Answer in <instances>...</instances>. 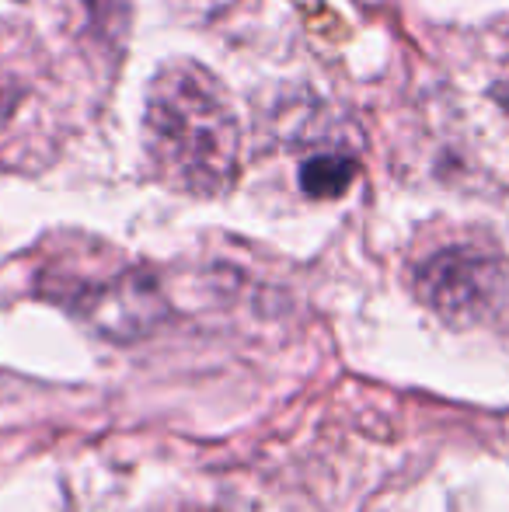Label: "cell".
Wrapping results in <instances>:
<instances>
[{"instance_id":"6da1fadb","label":"cell","mask_w":509,"mask_h":512,"mask_svg":"<svg viewBox=\"0 0 509 512\" xmlns=\"http://www.w3.org/2000/svg\"><path fill=\"white\" fill-rule=\"evenodd\" d=\"M143 154L168 189L192 199L231 192L241 168V122L224 84L196 60H171L143 98Z\"/></svg>"},{"instance_id":"7a4b0ae2","label":"cell","mask_w":509,"mask_h":512,"mask_svg":"<svg viewBox=\"0 0 509 512\" xmlns=\"http://www.w3.org/2000/svg\"><path fill=\"white\" fill-rule=\"evenodd\" d=\"M503 283V265L482 248H443L419 265L415 293L450 324H471L492 307Z\"/></svg>"},{"instance_id":"3957f363","label":"cell","mask_w":509,"mask_h":512,"mask_svg":"<svg viewBox=\"0 0 509 512\" xmlns=\"http://www.w3.org/2000/svg\"><path fill=\"white\" fill-rule=\"evenodd\" d=\"M81 310L102 335L116 338V342H133L150 328H157V321L164 317V300L150 279L129 272V276L91 290Z\"/></svg>"},{"instance_id":"277c9868","label":"cell","mask_w":509,"mask_h":512,"mask_svg":"<svg viewBox=\"0 0 509 512\" xmlns=\"http://www.w3.org/2000/svg\"><path fill=\"white\" fill-rule=\"evenodd\" d=\"M360 175L356 157L342 154V150H328V154H314L300 168V189L311 199H339L349 192V185Z\"/></svg>"},{"instance_id":"5b68a950","label":"cell","mask_w":509,"mask_h":512,"mask_svg":"<svg viewBox=\"0 0 509 512\" xmlns=\"http://www.w3.org/2000/svg\"><path fill=\"white\" fill-rule=\"evenodd\" d=\"M21 102V88L18 84H11V81H4L0 77V126H4L7 119L14 115V108H18Z\"/></svg>"},{"instance_id":"8992f818","label":"cell","mask_w":509,"mask_h":512,"mask_svg":"<svg viewBox=\"0 0 509 512\" xmlns=\"http://www.w3.org/2000/svg\"><path fill=\"white\" fill-rule=\"evenodd\" d=\"M496 98H499V102H503V108L509 112V88H499V91H496Z\"/></svg>"}]
</instances>
